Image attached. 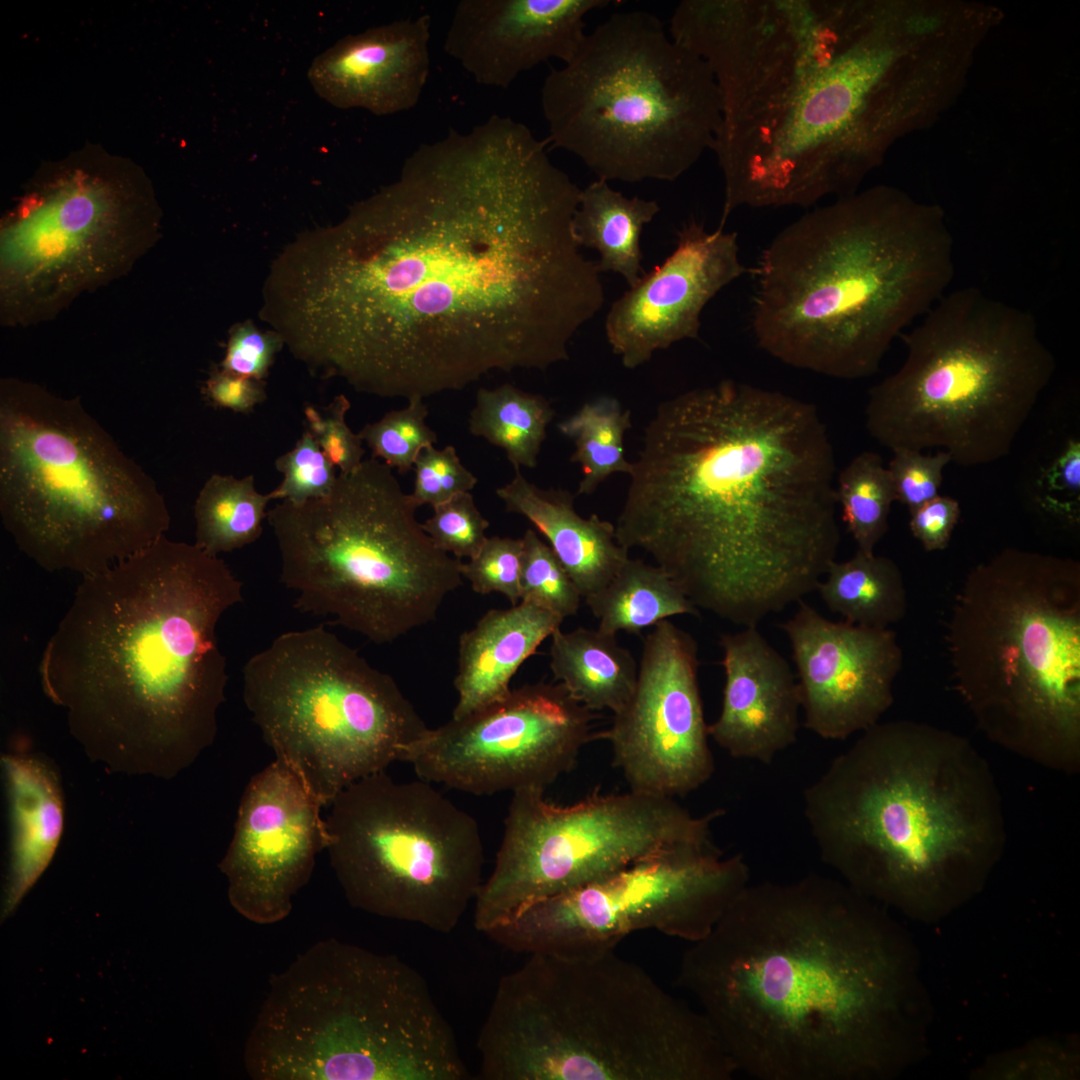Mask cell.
<instances>
[{
    "instance_id": "1",
    "label": "cell",
    "mask_w": 1080,
    "mask_h": 1080,
    "mask_svg": "<svg viewBox=\"0 0 1080 1080\" xmlns=\"http://www.w3.org/2000/svg\"><path fill=\"white\" fill-rule=\"evenodd\" d=\"M547 143L493 115L421 144L395 181L285 246L261 319L310 370L383 398L567 361L605 298L574 236L581 189Z\"/></svg>"
},
{
    "instance_id": "2",
    "label": "cell",
    "mask_w": 1080,
    "mask_h": 1080,
    "mask_svg": "<svg viewBox=\"0 0 1080 1080\" xmlns=\"http://www.w3.org/2000/svg\"><path fill=\"white\" fill-rule=\"evenodd\" d=\"M835 454L815 405L734 380L658 405L632 461L618 543L696 606L757 626L836 560Z\"/></svg>"
},
{
    "instance_id": "3",
    "label": "cell",
    "mask_w": 1080,
    "mask_h": 1080,
    "mask_svg": "<svg viewBox=\"0 0 1080 1080\" xmlns=\"http://www.w3.org/2000/svg\"><path fill=\"white\" fill-rule=\"evenodd\" d=\"M905 944L876 902L809 873L748 884L683 953L698 1001L737 1070L759 1080H867L908 1046Z\"/></svg>"
},
{
    "instance_id": "4",
    "label": "cell",
    "mask_w": 1080,
    "mask_h": 1080,
    "mask_svg": "<svg viewBox=\"0 0 1080 1080\" xmlns=\"http://www.w3.org/2000/svg\"><path fill=\"white\" fill-rule=\"evenodd\" d=\"M242 586L219 556L165 535L83 576L39 675L91 760L171 779L212 745L228 681L216 630Z\"/></svg>"
},
{
    "instance_id": "5",
    "label": "cell",
    "mask_w": 1080,
    "mask_h": 1080,
    "mask_svg": "<svg viewBox=\"0 0 1080 1080\" xmlns=\"http://www.w3.org/2000/svg\"><path fill=\"white\" fill-rule=\"evenodd\" d=\"M793 59L712 150L724 179L719 227L742 206L809 207L858 191L891 145L938 102L947 66L922 55L947 37L938 12L899 0H831ZM941 64V63H940Z\"/></svg>"
},
{
    "instance_id": "6",
    "label": "cell",
    "mask_w": 1080,
    "mask_h": 1080,
    "mask_svg": "<svg viewBox=\"0 0 1080 1080\" xmlns=\"http://www.w3.org/2000/svg\"><path fill=\"white\" fill-rule=\"evenodd\" d=\"M803 813L842 881L912 914L977 892L1007 836L985 757L967 738L912 720L861 732L804 790Z\"/></svg>"
},
{
    "instance_id": "7",
    "label": "cell",
    "mask_w": 1080,
    "mask_h": 1080,
    "mask_svg": "<svg viewBox=\"0 0 1080 1080\" xmlns=\"http://www.w3.org/2000/svg\"><path fill=\"white\" fill-rule=\"evenodd\" d=\"M940 207L879 185L839 197L763 250L751 326L779 361L838 379L873 375L891 342L953 279Z\"/></svg>"
},
{
    "instance_id": "8",
    "label": "cell",
    "mask_w": 1080,
    "mask_h": 1080,
    "mask_svg": "<svg viewBox=\"0 0 1080 1080\" xmlns=\"http://www.w3.org/2000/svg\"><path fill=\"white\" fill-rule=\"evenodd\" d=\"M482 1080H730L706 1016L616 950L528 954L477 1037Z\"/></svg>"
},
{
    "instance_id": "9",
    "label": "cell",
    "mask_w": 1080,
    "mask_h": 1080,
    "mask_svg": "<svg viewBox=\"0 0 1080 1080\" xmlns=\"http://www.w3.org/2000/svg\"><path fill=\"white\" fill-rule=\"evenodd\" d=\"M947 642L980 731L1052 771L1080 770V563L1005 549L968 573Z\"/></svg>"
},
{
    "instance_id": "10",
    "label": "cell",
    "mask_w": 1080,
    "mask_h": 1080,
    "mask_svg": "<svg viewBox=\"0 0 1080 1080\" xmlns=\"http://www.w3.org/2000/svg\"><path fill=\"white\" fill-rule=\"evenodd\" d=\"M255 1080H465L455 1034L396 955L335 938L269 980L244 1045Z\"/></svg>"
},
{
    "instance_id": "11",
    "label": "cell",
    "mask_w": 1080,
    "mask_h": 1080,
    "mask_svg": "<svg viewBox=\"0 0 1080 1080\" xmlns=\"http://www.w3.org/2000/svg\"><path fill=\"white\" fill-rule=\"evenodd\" d=\"M0 515L49 572H103L164 536L156 482L83 407L31 382L0 384Z\"/></svg>"
},
{
    "instance_id": "12",
    "label": "cell",
    "mask_w": 1080,
    "mask_h": 1080,
    "mask_svg": "<svg viewBox=\"0 0 1080 1080\" xmlns=\"http://www.w3.org/2000/svg\"><path fill=\"white\" fill-rule=\"evenodd\" d=\"M902 339L904 363L869 391V434L891 451L940 448L962 466L1008 455L1056 367L1035 317L965 287Z\"/></svg>"
},
{
    "instance_id": "13",
    "label": "cell",
    "mask_w": 1080,
    "mask_h": 1080,
    "mask_svg": "<svg viewBox=\"0 0 1080 1080\" xmlns=\"http://www.w3.org/2000/svg\"><path fill=\"white\" fill-rule=\"evenodd\" d=\"M541 106L553 147L598 179L675 181L713 148L723 121L706 63L676 43L655 15L616 12L552 69Z\"/></svg>"
},
{
    "instance_id": "14",
    "label": "cell",
    "mask_w": 1080,
    "mask_h": 1080,
    "mask_svg": "<svg viewBox=\"0 0 1080 1080\" xmlns=\"http://www.w3.org/2000/svg\"><path fill=\"white\" fill-rule=\"evenodd\" d=\"M392 468L365 459L331 491L267 512L280 580L295 607L376 644L432 622L462 584L460 559L438 548Z\"/></svg>"
},
{
    "instance_id": "15",
    "label": "cell",
    "mask_w": 1080,
    "mask_h": 1080,
    "mask_svg": "<svg viewBox=\"0 0 1080 1080\" xmlns=\"http://www.w3.org/2000/svg\"><path fill=\"white\" fill-rule=\"evenodd\" d=\"M243 699L276 759L323 806L400 761L428 728L389 674L323 626L285 632L254 654Z\"/></svg>"
},
{
    "instance_id": "16",
    "label": "cell",
    "mask_w": 1080,
    "mask_h": 1080,
    "mask_svg": "<svg viewBox=\"0 0 1080 1080\" xmlns=\"http://www.w3.org/2000/svg\"><path fill=\"white\" fill-rule=\"evenodd\" d=\"M431 782L365 776L330 803V865L347 901L380 917L450 933L482 886L477 821Z\"/></svg>"
},
{
    "instance_id": "17",
    "label": "cell",
    "mask_w": 1080,
    "mask_h": 1080,
    "mask_svg": "<svg viewBox=\"0 0 1080 1080\" xmlns=\"http://www.w3.org/2000/svg\"><path fill=\"white\" fill-rule=\"evenodd\" d=\"M544 791L512 793L493 870L474 901V926L481 933L537 901L597 882L649 855L712 840V824L724 813L695 816L675 798L630 789L560 806Z\"/></svg>"
},
{
    "instance_id": "18",
    "label": "cell",
    "mask_w": 1080,
    "mask_h": 1080,
    "mask_svg": "<svg viewBox=\"0 0 1080 1080\" xmlns=\"http://www.w3.org/2000/svg\"><path fill=\"white\" fill-rule=\"evenodd\" d=\"M749 883L742 855H725L713 840L688 843L537 901L486 935L526 955L616 950L625 937L647 929L695 942Z\"/></svg>"
},
{
    "instance_id": "19",
    "label": "cell",
    "mask_w": 1080,
    "mask_h": 1080,
    "mask_svg": "<svg viewBox=\"0 0 1080 1080\" xmlns=\"http://www.w3.org/2000/svg\"><path fill=\"white\" fill-rule=\"evenodd\" d=\"M593 719L561 683L524 684L488 707L427 728L400 761L422 780L474 795L545 790L574 768Z\"/></svg>"
},
{
    "instance_id": "20",
    "label": "cell",
    "mask_w": 1080,
    "mask_h": 1080,
    "mask_svg": "<svg viewBox=\"0 0 1080 1080\" xmlns=\"http://www.w3.org/2000/svg\"><path fill=\"white\" fill-rule=\"evenodd\" d=\"M698 666L695 639L668 619L646 635L634 691L600 734L630 790L676 799L712 777Z\"/></svg>"
},
{
    "instance_id": "21",
    "label": "cell",
    "mask_w": 1080,
    "mask_h": 1080,
    "mask_svg": "<svg viewBox=\"0 0 1080 1080\" xmlns=\"http://www.w3.org/2000/svg\"><path fill=\"white\" fill-rule=\"evenodd\" d=\"M110 208L94 189L79 185L21 210L1 241L4 317H49L127 269L148 239L121 227Z\"/></svg>"
},
{
    "instance_id": "22",
    "label": "cell",
    "mask_w": 1080,
    "mask_h": 1080,
    "mask_svg": "<svg viewBox=\"0 0 1080 1080\" xmlns=\"http://www.w3.org/2000/svg\"><path fill=\"white\" fill-rule=\"evenodd\" d=\"M322 807L279 759L250 779L219 864L229 901L244 918L273 924L289 915L294 896L310 880L317 854L329 844Z\"/></svg>"
},
{
    "instance_id": "23",
    "label": "cell",
    "mask_w": 1080,
    "mask_h": 1080,
    "mask_svg": "<svg viewBox=\"0 0 1080 1080\" xmlns=\"http://www.w3.org/2000/svg\"><path fill=\"white\" fill-rule=\"evenodd\" d=\"M781 628L791 646L808 730L845 740L880 721L893 703L902 667L894 631L832 621L802 600Z\"/></svg>"
},
{
    "instance_id": "24",
    "label": "cell",
    "mask_w": 1080,
    "mask_h": 1080,
    "mask_svg": "<svg viewBox=\"0 0 1080 1080\" xmlns=\"http://www.w3.org/2000/svg\"><path fill=\"white\" fill-rule=\"evenodd\" d=\"M749 270L739 258L735 232H708L691 219L677 232L674 251L613 302L605 333L628 369L684 339H697L700 316L724 287Z\"/></svg>"
},
{
    "instance_id": "25",
    "label": "cell",
    "mask_w": 1080,
    "mask_h": 1080,
    "mask_svg": "<svg viewBox=\"0 0 1080 1080\" xmlns=\"http://www.w3.org/2000/svg\"><path fill=\"white\" fill-rule=\"evenodd\" d=\"M609 0H462L444 50L482 85L507 88L551 58L569 63L586 34L585 16Z\"/></svg>"
},
{
    "instance_id": "26",
    "label": "cell",
    "mask_w": 1080,
    "mask_h": 1080,
    "mask_svg": "<svg viewBox=\"0 0 1080 1080\" xmlns=\"http://www.w3.org/2000/svg\"><path fill=\"white\" fill-rule=\"evenodd\" d=\"M721 711L708 735L731 757L770 764L796 742L801 700L786 659L757 626L723 634Z\"/></svg>"
},
{
    "instance_id": "27",
    "label": "cell",
    "mask_w": 1080,
    "mask_h": 1080,
    "mask_svg": "<svg viewBox=\"0 0 1080 1080\" xmlns=\"http://www.w3.org/2000/svg\"><path fill=\"white\" fill-rule=\"evenodd\" d=\"M430 23L420 15L341 38L312 62L311 86L341 109L381 116L413 108L430 72Z\"/></svg>"
},
{
    "instance_id": "28",
    "label": "cell",
    "mask_w": 1080,
    "mask_h": 1080,
    "mask_svg": "<svg viewBox=\"0 0 1080 1080\" xmlns=\"http://www.w3.org/2000/svg\"><path fill=\"white\" fill-rule=\"evenodd\" d=\"M510 482L496 490L508 512L523 516L549 542L582 598L605 587L630 558L615 526L596 514L584 518L566 489H543L515 469Z\"/></svg>"
},
{
    "instance_id": "29",
    "label": "cell",
    "mask_w": 1080,
    "mask_h": 1080,
    "mask_svg": "<svg viewBox=\"0 0 1080 1080\" xmlns=\"http://www.w3.org/2000/svg\"><path fill=\"white\" fill-rule=\"evenodd\" d=\"M563 619L533 603L489 610L459 639L454 686L458 719L505 698L519 667L560 628Z\"/></svg>"
},
{
    "instance_id": "30",
    "label": "cell",
    "mask_w": 1080,
    "mask_h": 1080,
    "mask_svg": "<svg viewBox=\"0 0 1080 1080\" xmlns=\"http://www.w3.org/2000/svg\"><path fill=\"white\" fill-rule=\"evenodd\" d=\"M10 813V857L2 917L14 912L52 860L64 825L61 781L43 755L4 754Z\"/></svg>"
},
{
    "instance_id": "31",
    "label": "cell",
    "mask_w": 1080,
    "mask_h": 1080,
    "mask_svg": "<svg viewBox=\"0 0 1080 1080\" xmlns=\"http://www.w3.org/2000/svg\"><path fill=\"white\" fill-rule=\"evenodd\" d=\"M549 666L554 679L579 703L595 712H618L631 697L638 666L615 634L599 628L555 630Z\"/></svg>"
},
{
    "instance_id": "32",
    "label": "cell",
    "mask_w": 1080,
    "mask_h": 1080,
    "mask_svg": "<svg viewBox=\"0 0 1080 1080\" xmlns=\"http://www.w3.org/2000/svg\"><path fill=\"white\" fill-rule=\"evenodd\" d=\"M655 200L628 198L604 179L581 189L574 214L573 231L579 247L595 249L601 272L621 275L629 287L645 275L642 266L641 234L659 213Z\"/></svg>"
},
{
    "instance_id": "33",
    "label": "cell",
    "mask_w": 1080,
    "mask_h": 1080,
    "mask_svg": "<svg viewBox=\"0 0 1080 1080\" xmlns=\"http://www.w3.org/2000/svg\"><path fill=\"white\" fill-rule=\"evenodd\" d=\"M816 590L823 603L843 621L888 628L907 612L902 573L890 558L859 550L845 561L834 560Z\"/></svg>"
},
{
    "instance_id": "34",
    "label": "cell",
    "mask_w": 1080,
    "mask_h": 1080,
    "mask_svg": "<svg viewBox=\"0 0 1080 1080\" xmlns=\"http://www.w3.org/2000/svg\"><path fill=\"white\" fill-rule=\"evenodd\" d=\"M586 604L599 629L639 633L669 617L699 615L671 577L656 564L629 558L612 580L587 597Z\"/></svg>"
},
{
    "instance_id": "35",
    "label": "cell",
    "mask_w": 1080,
    "mask_h": 1080,
    "mask_svg": "<svg viewBox=\"0 0 1080 1080\" xmlns=\"http://www.w3.org/2000/svg\"><path fill=\"white\" fill-rule=\"evenodd\" d=\"M554 416L545 397L503 384L477 391L468 427L472 435L504 450L514 470L535 468Z\"/></svg>"
},
{
    "instance_id": "36",
    "label": "cell",
    "mask_w": 1080,
    "mask_h": 1080,
    "mask_svg": "<svg viewBox=\"0 0 1080 1080\" xmlns=\"http://www.w3.org/2000/svg\"><path fill=\"white\" fill-rule=\"evenodd\" d=\"M271 500L270 493L257 491L253 475H211L194 504V544L219 556L255 542L262 533Z\"/></svg>"
},
{
    "instance_id": "37",
    "label": "cell",
    "mask_w": 1080,
    "mask_h": 1080,
    "mask_svg": "<svg viewBox=\"0 0 1080 1080\" xmlns=\"http://www.w3.org/2000/svg\"><path fill=\"white\" fill-rule=\"evenodd\" d=\"M631 427L630 411L610 396L584 403L557 424L559 432L574 443L570 460L582 473L577 494L590 495L612 474L630 473L632 462L625 456L624 436Z\"/></svg>"
},
{
    "instance_id": "38",
    "label": "cell",
    "mask_w": 1080,
    "mask_h": 1080,
    "mask_svg": "<svg viewBox=\"0 0 1080 1080\" xmlns=\"http://www.w3.org/2000/svg\"><path fill=\"white\" fill-rule=\"evenodd\" d=\"M837 505L857 550L872 554L888 530L895 499L887 467L878 453L865 451L840 471L835 484Z\"/></svg>"
},
{
    "instance_id": "39",
    "label": "cell",
    "mask_w": 1080,
    "mask_h": 1080,
    "mask_svg": "<svg viewBox=\"0 0 1080 1080\" xmlns=\"http://www.w3.org/2000/svg\"><path fill=\"white\" fill-rule=\"evenodd\" d=\"M427 415L423 398L413 397L404 408L366 424L358 434L373 458L406 473L414 467L421 451L437 442L436 433L426 424Z\"/></svg>"
},
{
    "instance_id": "40",
    "label": "cell",
    "mask_w": 1080,
    "mask_h": 1080,
    "mask_svg": "<svg viewBox=\"0 0 1080 1080\" xmlns=\"http://www.w3.org/2000/svg\"><path fill=\"white\" fill-rule=\"evenodd\" d=\"M522 540L520 601L533 603L562 619L575 615L582 597L551 547L530 528Z\"/></svg>"
},
{
    "instance_id": "41",
    "label": "cell",
    "mask_w": 1080,
    "mask_h": 1080,
    "mask_svg": "<svg viewBox=\"0 0 1080 1080\" xmlns=\"http://www.w3.org/2000/svg\"><path fill=\"white\" fill-rule=\"evenodd\" d=\"M275 466L283 479L270 492L272 500L302 503L323 497L331 491L337 478L336 467L308 430L291 450L276 459Z\"/></svg>"
},
{
    "instance_id": "42",
    "label": "cell",
    "mask_w": 1080,
    "mask_h": 1080,
    "mask_svg": "<svg viewBox=\"0 0 1080 1080\" xmlns=\"http://www.w3.org/2000/svg\"><path fill=\"white\" fill-rule=\"evenodd\" d=\"M433 509L422 526L435 545L458 559L475 557L488 538L489 522L476 507L473 495L461 493Z\"/></svg>"
},
{
    "instance_id": "43",
    "label": "cell",
    "mask_w": 1080,
    "mask_h": 1080,
    "mask_svg": "<svg viewBox=\"0 0 1080 1080\" xmlns=\"http://www.w3.org/2000/svg\"><path fill=\"white\" fill-rule=\"evenodd\" d=\"M522 558V538L488 537L478 554L461 564V574L476 593H500L516 605L520 602Z\"/></svg>"
},
{
    "instance_id": "44",
    "label": "cell",
    "mask_w": 1080,
    "mask_h": 1080,
    "mask_svg": "<svg viewBox=\"0 0 1080 1080\" xmlns=\"http://www.w3.org/2000/svg\"><path fill=\"white\" fill-rule=\"evenodd\" d=\"M415 480L410 498L418 508L435 507L464 492H470L477 477L461 462L456 449L430 446L421 451L414 463Z\"/></svg>"
},
{
    "instance_id": "45",
    "label": "cell",
    "mask_w": 1080,
    "mask_h": 1080,
    "mask_svg": "<svg viewBox=\"0 0 1080 1080\" xmlns=\"http://www.w3.org/2000/svg\"><path fill=\"white\" fill-rule=\"evenodd\" d=\"M892 452L887 469L896 501L911 511L939 495L943 470L951 462L947 452L925 455L921 450L905 448Z\"/></svg>"
},
{
    "instance_id": "46",
    "label": "cell",
    "mask_w": 1080,
    "mask_h": 1080,
    "mask_svg": "<svg viewBox=\"0 0 1080 1080\" xmlns=\"http://www.w3.org/2000/svg\"><path fill=\"white\" fill-rule=\"evenodd\" d=\"M349 408V400L344 395H339L324 413L313 406H307L304 410L307 430L340 473H349L356 469L363 461L365 453L359 434L354 433L346 423Z\"/></svg>"
},
{
    "instance_id": "47",
    "label": "cell",
    "mask_w": 1080,
    "mask_h": 1080,
    "mask_svg": "<svg viewBox=\"0 0 1080 1080\" xmlns=\"http://www.w3.org/2000/svg\"><path fill=\"white\" fill-rule=\"evenodd\" d=\"M283 346L281 337L273 330L263 332L253 323L244 322L230 334L221 369L262 381Z\"/></svg>"
},
{
    "instance_id": "48",
    "label": "cell",
    "mask_w": 1080,
    "mask_h": 1080,
    "mask_svg": "<svg viewBox=\"0 0 1080 1080\" xmlns=\"http://www.w3.org/2000/svg\"><path fill=\"white\" fill-rule=\"evenodd\" d=\"M1039 479L1043 507L1075 518L1080 503L1079 440L1070 439Z\"/></svg>"
},
{
    "instance_id": "49",
    "label": "cell",
    "mask_w": 1080,
    "mask_h": 1080,
    "mask_svg": "<svg viewBox=\"0 0 1080 1080\" xmlns=\"http://www.w3.org/2000/svg\"><path fill=\"white\" fill-rule=\"evenodd\" d=\"M909 512L910 530L926 551L943 550L948 546L960 517L957 500L938 495Z\"/></svg>"
},
{
    "instance_id": "50",
    "label": "cell",
    "mask_w": 1080,
    "mask_h": 1080,
    "mask_svg": "<svg viewBox=\"0 0 1080 1080\" xmlns=\"http://www.w3.org/2000/svg\"><path fill=\"white\" fill-rule=\"evenodd\" d=\"M205 393L215 406L239 413L252 411L266 398L261 380L223 369L210 375L205 385Z\"/></svg>"
}]
</instances>
